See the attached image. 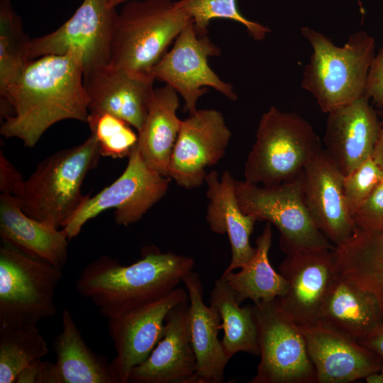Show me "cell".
<instances>
[{"label":"cell","mask_w":383,"mask_h":383,"mask_svg":"<svg viewBox=\"0 0 383 383\" xmlns=\"http://www.w3.org/2000/svg\"><path fill=\"white\" fill-rule=\"evenodd\" d=\"M89 113L81 52L45 55L29 61L1 99L0 133L33 148L52 125L64 120L86 123Z\"/></svg>","instance_id":"1"},{"label":"cell","mask_w":383,"mask_h":383,"mask_svg":"<svg viewBox=\"0 0 383 383\" xmlns=\"http://www.w3.org/2000/svg\"><path fill=\"white\" fill-rule=\"evenodd\" d=\"M194 264L191 257L149 246L141 259L130 265L101 255L82 270L75 287L109 319L168 294L182 282Z\"/></svg>","instance_id":"2"},{"label":"cell","mask_w":383,"mask_h":383,"mask_svg":"<svg viewBox=\"0 0 383 383\" xmlns=\"http://www.w3.org/2000/svg\"><path fill=\"white\" fill-rule=\"evenodd\" d=\"M100 157L99 143L91 135L82 143L58 150L40 162L13 196L30 217L62 228L87 197L81 187Z\"/></svg>","instance_id":"3"},{"label":"cell","mask_w":383,"mask_h":383,"mask_svg":"<svg viewBox=\"0 0 383 383\" xmlns=\"http://www.w3.org/2000/svg\"><path fill=\"white\" fill-rule=\"evenodd\" d=\"M301 33L313 49L303 72L301 87L313 94L323 112L328 113L365 96L375 55L373 36L357 31L338 47L312 28L302 27Z\"/></svg>","instance_id":"4"},{"label":"cell","mask_w":383,"mask_h":383,"mask_svg":"<svg viewBox=\"0 0 383 383\" xmlns=\"http://www.w3.org/2000/svg\"><path fill=\"white\" fill-rule=\"evenodd\" d=\"M192 23L172 0H131L118 12L109 65L148 73Z\"/></svg>","instance_id":"5"},{"label":"cell","mask_w":383,"mask_h":383,"mask_svg":"<svg viewBox=\"0 0 383 383\" xmlns=\"http://www.w3.org/2000/svg\"><path fill=\"white\" fill-rule=\"evenodd\" d=\"M321 149L306 120L271 106L259 121L256 140L245 164V180L265 186L292 180Z\"/></svg>","instance_id":"6"},{"label":"cell","mask_w":383,"mask_h":383,"mask_svg":"<svg viewBox=\"0 0 383 383\" xmlns=\"http://www.w3.org/2000/svg\"><path fill=\"white\" fill-rule=\"evenodd\" d=\"M62 269L4 243L0 248V328L37 326L57 313Z\"/></svg>","instance_id":"7"},{"label":"cell","mask_w":383,"mask_h":383,"mask_svg":"<svg viewBox=\"0 0 383 383\" xmlns=\"http://www.w3.org/2000/svg\"><path fill=\"white\" fill-rule=\"evenodd\" d=\"M235 192L245 213L279 230V245L286 255L335 247L318 228L306 208L301 173L292 180L268 186L235 180Z\"/></svg>","instance_id":"8"},{"label":"cell","mask_w":383,"mask_h":383,"mask_svg":"<svg viewBox=\"0 0 383 383\" xmlns=\"http://www.w3.org/2000/svg\"><path fill=\"white\" fill-rule=\"evenodd\" d=\"M170 182V177L147 165L136 144L121 176L94 196L88 195L62 228L71 240L79 235L88 221L109 209H114L117 225L136 223L163 198Z\"/></svg>","instance_id":"9"},{"label":"cell","mask_w":383,"mask_h":383,"mask_svg":"<svg viewBox=\"0 0 383 383\" xmlns=\"http://www.w3.org/2000/svg\"><path fill=\"white\" fill-rule=\"evenodd\" d=\"M260 361L250 383H314L316 375L300 326L277 300L252 305Z\"/></svg>","instance_id":"10"},{"label":"cell","mask_w":383,"mask_h":383,"mask_svg":"<svg viewBox=\"0 0 383 383\" xmlns=\"http://www.w3.org/2000/svg\"><path fill=\"white\" fill-rule=\"evenodd\" d=\"M111 0H84L57 30L30 39L28 61L48 55L77 50L83 56L84 78L109 65L111 41L118 15Z\"/></svg>","instance_id":"11"},{"label":"cell","mask_w":383,"mask_h":383,"mask_svg":"<svg viewBox=\"0 0 383 383\" xmlns=\"http://www.w3.org/2000/svg\"><path fill=\"white\" fill-rule=\"evenodd\" d=\"M152 67L150 74L173 88L182 98L184 110L189 114L197 111L196 104L208 88L220 92L231 101L237 100L233 87L214 72L209 58L218 56L221 51L208 35L199 36L189 23Z\"/></svg>","instance_id":"12"},{"label":"cell","mask_w":383,"mask_h":383,"mask_svg":"<svg viewBox=\"0 0 383 383\" xmlns=\"http://www.w3.org/2000/svg\"><path fill=\"white\" fill-rule=\"evenodd\" d=\"M187 289L168 294L108 319L116 356L110 363L115 383H128L132 370L144 362L161 339L165 318L176 305L189 301Z\"/></svg>","instance_id":"13"},{"label":"cell","mask_w":383,"mask_h":383,"mask_svg":"<svg viewBox=\"0 0 383 383\" xmlns=\"http://www.w3.org/2000/svg\"><path fill=\"white\" fill-rule=\"evenodd\" d=\"M231 138L222 113L200 109L183 120L170 157L168 177L179 187L191 189L205 182L206 168L216 165L226 154Z\"/></svg>","instance_id":"14"},{"label":"cell","mask_w":383,"mask_h":383,"mask_svg":"<svg viewBox=\"0 0 383 383\" xmlns=\"http://www.w3.org/2000/svg\"><path fill=\"white\" fill-rule=\"evenodd\" d=\"M333 250V249H332ZM332 250L316 249L287 255L279 272L289 287L277 298L280 309L299 326L319 321L321 310L336 274Z\"/></svg>","instance_id":"15"},{"label":"cell","mask_w":383,"mask_h":383,"mask_svg":"<svg viewBox=\"0 0 383 383\" xmlns=\"http://www.w3.org/2000/svg\"><path fill=\"white\" fill-rule=\"evenodd\" d=\"M344 175L321 149L301 172L303 197L318 228L334 245L349 240L358 228L343 195Z\"/></svg>","instance_id":"16"},{"label":"cell","mask_w":383,"mask_h":383,"mask_svg":"<svg viewBox=\"0 0 383 383\" xmlns=\"http://www.w3.org/2000/svg\"><path fill=\"white\" fill-rule=\"evenodd\" d=\"M300 328L318 383H348L365 379L382 364V357L356 339L323 322Z\"/></svg>","instance_id":"17"},{"label":"cell","mask_w":383,"mask_h":383,"mask_svg":"<svg viewBox=\"0 0 383 383\" xmlns=\"http://www.w3.org/2000/svg\"><path fill=\"white\" fill-rule=\"evenodd\" d=\"M189 301L170 311L161 339L149 357L132 370L128 382L197 383Z\"/></svg>","instance_id":"18"},{"label":"cell","mask_w":383,"mask_h":383,"mask_svg":"<svg viewBox=\"0 0 383 383\" xmlns=\"http://www.w3.org/2000/svg\"><path fill=\"white\" fill-rule=\"evenodd\" d=\"M155 77L109 65L84 78L89 112H105L139 132L155 90Z\"/></svg>","instance_id":"19"},{"label":"cell","mask_w":383,"mask_h":383,"mask_svg":"<svg viewBox=\"0 0 383 383\" xmlns=\"http://www.w3.org/2000/svg\"><path fill=\"white\" fill-rule=\"evenodd\" d=\"M328 114L324 150L345 176L372 157L380 121L366 96Z\"/></svg>","instance_id":"20"},{"label":"cell","mask_w":383,"mask_h":383,"mask_svg":"<svg viewBox=\"0 0 383 383\" xmlns=\"http://www.w3.org/2000/svg\"><path fill=\"white\" fill-rule=\"evenodd\" d=\"M235 181L228 171L223 172L221 178L217 172L211 171L205 179L209 200L206 221L213 233H226L231 245V262L222 274L240 269L255 252L250 238L257 220L241 210L235 195Z\"/></svg>","instance_id":"21"},{"label":"cell","mask_w":383,"mask_h":383,"mask_svg":"<svg viewBox=\"0 0 383 383\" xmlns=\"http://www.w3.org/2000/svg\"><path fill=\"white\" fill-rule=\"evenodd\" d=\"M0 236L4 243L58 268L67 263L70 240L65 231L30 217L10 194L0 196Z\"/></svg>","instance_id":"22"},{"label":"cell","mask_w":383,"mask_h":383,"mask_svg":"<svg viewBox=\"0 0 383 383\" xmlns=\"http://www.w3.org/2000/svg\"><path fill=\"white\" fill-rule=\"evenodd\" d=\"M182 282L190 302V331L197 365V383L223 382L225 368L230 360L218 338L221 316L215 307L205 304L203 285L196 272L189 271Z\"/></svg>","instance_id":"23"},{"label":"cell","mask_w":383,"mask_h":383,"mask_svg":"<svg viewBox=\"0 0 383 383\" xmlns=\"http://www.w3.org/2000/svg\"><path fill=\"white\" fill-rule=\"evenodd\" d=\"M179 106V94L170 86L155 88L146 118L138 132L137 146L143 160L165 177L182 122L177 115Z\"/></svg>","instance_id":"24"},{"label":"cell","mask_w":383,"mask_h":383,"mask_svg":"<svg viewBox=\"0 0 383 383\" xmlns=\"http://www.w3.org/2000/svg\"><path fill=\"white\" fill-rule=\"evenodd\" d=\"M319 321L358 340L382 323L383 316L372 295L336 272Z\"/></svg>","instance_id":"25"},{"label":"cell","mask_w":383,"mask_h":383,"mask_svg":"<svg viewBox=\"0 0 383 383\" xmlns=\"http://www.w3.org/2000/svg\"><path fill=\"white\" fill-rule=\"evenodd\" d=\"M332 255L336 272L372 295L383 316V231L358 228Z\"/></svg>","instance_id":"26"},{"label":"cell","mask_w":383,"mask_h":383,"mask_svg":"<svg viewBox=\"0 0 383 383\" xmlns=\"http://www.w3.org/2000/svg\"><path fill=\"white\" fill-rule=\"evenodd\" d=\"M62 323L53 342L57 383H115L110 363L89 348L65 308Z\"/></svg>","instance_id":"27"},{"label":"cell","mask_w":383,"mask_h":383,"mask_svg":"<svg viewBox=\"0 0 383 383\" xmlns=\"http://www.w3.org/2000/svg\"><path fill=\"white\" fill-rule=\"evenodd\" d=\"M271 223L266 225L256 240L255 252L238 272L222 274V277L233 292L237 301L241 304L246 299L253 304L270 301L282 297L287 292V279L274 270L269 260L272 245Z\"/></svg>","instance_id":"28"},{"label":"cell","mask_w":383,"mask_h":383,"mask_svg":"<svg viewBox=\"0 0 383 383\" xmlns=\"http://www.w3.org/2000/svg\"><path fill=\"white\" fill-rule=\"evenodd\" d=\"M210 305L221 318L224 334L221 340L227 357L244 352L260 355L258 331L252 306H240L226 281L220 277L214 282L210 294Z\"/></svg>","instance_id":"29"},{"label":"cell","mask_w":383,"mask_h":383,"mask_svg":"<svg viewBox=\"0 0 383 383\" xmlns=\"http://www.w3.org/2000/svg\"><path fill=\"white\" fill-rule=\"evenodd\" d=\"M48 353L37 326L0 328V383H15L24 368Z\"/></svg>","instance_id":"30"},{"label":"cell","mask_w":383,"mask_h":383,"mask_svg":"<svg viewBox=\"0 0 383 383\" xmlns=\"http://www.w3.org/2000/svg\"><path fill=\"white\" fill-rule=\"evenodd\" d=\"M30 39L11 0H0V96L4 97L26 64Z\"/></svg>","instance_id":"31"},{"label":"cell","mask_w":383,"mask_h":383,"mask_svg":"<svg viewBox=\"0 0 383 383\" xmlns=\"http://www.w3.org/2000/svg\"><path fill=\"white\" fill-rule=\"evenodd\" d=\"M177 5L192 18L199 36L208 34L210 21L215 18L234 21L242 24L255 40H263L270 29L245 18L237 6V0H178Z\"/></svg>","instance_id":"32"},{"label":"cell","mask_w":383,"mask_h":383,"mask_svg":"<svg viewBox=\"0 0 383 383\" xmlns=\"http://www.w3.org/2000/svg\"><path fill=\"white\" fill-rule=\"evenodd\" d=\"M96 139L101 156L123 158L131 152L138 137L131 126L105 112H89L87 122Z\"/></svg>","instance_id":"33"},{"label":"cell","mask_w":383,"mask_h":383,"mask_svg":"<svg viewBox=\"0 0 383 383\" xmlns=\"http://www.w3.org/2000/svg\"><path fill=\"white\" fill-rule=\"evenodd\" d=\"M382 179L383 170L372 157L344 176L343 195L353 217Z\"/></svg>","instance_id":"34"},{"label":"cell","mask_w":383,"mask_h":383,"mask_svg":"<svg viewBox=\"0 0 383 383\" xmlns=\"http://www.w3.org/2000/svg\"><path fill=\"white\" fill-rule=\"evenodd\" d=\"M358 228L383 231V179L353 216Z\"/></svg>","instance_id":"35"},{"label":"cell","mask_w":383,"mask_h":383,"mask_svg":"<svg viewBox=\"0 0 383 383\" xmlns=\"http://www.w3.org/2000/svg\"><path fill=\"white\" fill-rule=\"evenodd\" d=\"M365 96L377 106L383 108V46L372 62L366 86Z\"/></svg>","instance_id":"36"},{"label":"cell","mask_w":383,"mask_h":383,"mask_svg":"<svg viewBox=\"0 0 383 383\" xmlns=\"http://www.w3.org/2000/svg\"><path fill=\"white\" fill-rule=\"evenodd\" d=\"M15 383H57L55 364L38 360L24 368Z\"/></svg>","instance_id":"37"},{"label":"cell","mask_w":383,"mask_h":383,"mask_svg":"<svg viewBox=\"0 0 383 383\" xmlns=\"http://www.w3.org/2000/svg\"><path fill=\"white\" fill-rule=\"evenodd\" d=\"M23 179L21 174L6 159L2 151L0 152V191L1 194L14 196Z\"/></svg>","instance_id":"38"},{"label":"cell","mask_w":383,"mask_h":383,"mask_svg":"<svg viewBox=\"0 0 383 383\" xmlns=\"http://www.w3.org/2000/svg\"><path fill=\"white\" fill-rule=\"evenodd\" d=\"M357 341L383 359V323Z\"/></svg>","instance_id":"39"},{"label":"cell","mask_w":383,"mask_h":383,"mask_svg":"<svg viewBox=\"0 0 383 383\" xmlns=\"http://www.w3.org/2000/svg\"><path fill=\"white\" fill-rule=\"evenodd\" d=\"M372 159L383 170V115L380 121V129L372 155Z\"/></svg>","instance_id":"40"},{"label":"cell","mask_w":383,"mask_h":383,"mask_svg":"<svg viewBox=\"0 0 383 383\" xmlns=\"http://www.w3.org/2000/svg\"><path fill=\"white\" fill-rule=\"evenodd\" d=\"M365 380L367 383H383V360L379 368L367 375Z\"/></svg>","instance_id":"41"},{"label":"cell","mask_w":383,"mask_h":383,"mask_svg":"<svg viewBox=\"0 0 383 383\" xmlns=\"http://www.w3.org/2000/svg\"><path fill=\"white\" fill-rule=\"evenodd\" d=\"M131 0H111L110 4L113 7H116L121 4H124Z\"/></svg>","instance_id":"42"}]
</instances>
